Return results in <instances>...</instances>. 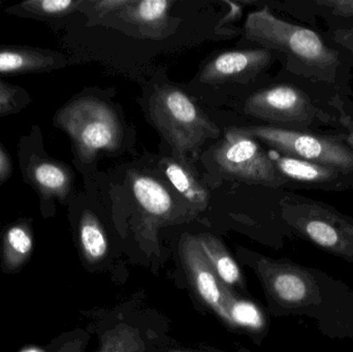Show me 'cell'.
I'll return each mask as SVG.
<instances>
[{"mask_svg": "<svg viewBox=\"0 0 353 352\" xmlns=\"http://www.w3.org/2000/svg\"><path fill=\"white\" fill-rule=\"evenodd\" d=\"M153 123L182 158L194 152L208 138H217L220 130L181 89L157 87L149 101Z\"/></svg>", "mask_w": 353, "mask_h": 352, "instance_id": "6", "label": "cell"}, {"mask_svg": "<svg viewBox=\"0 0 353 352\" xmlns=\"http://www.w3.org/2000/svg\"><path fill=\"white\" fill-rule=\"evenodd\" d=\"M259 275L273 307L304 315L332 340L353 339V289L316 268L290 260L261 258Z\"/></svg>", "mask_w": 353, "mask_h": 352, "instance_id": "1", "label": "cell"}, {"mask_svg": "<svg viewBox=\"0 0 353 352\" xmlns=\"http://www.w3.org/2000/svg\"><path fill=\"white\" fill-rule=\"evenodd\" d=\"M327 43L337 50L344 61L353 68V24L336 23L327 25V29L321 31Z\"/></svg>", "mask_w": 353, "mask_h": 352, "instance_id": "22", "label": "cell"}, {"mask_svg": "<svg viewBox=\"0 0 353 352\" xmlns=\"http://www.w3.org/2000/svg\"><path fill=\"white\" fill-rule=\"evenodd\" d=\"M172 3L168 0H130L120 16L136 24L143 34L155 37L167 28Z\"/></svg>", "mask_w": 353, "mask_h": 352, "instance_id": "15", "label": "cell"}, {"mask_svg": "<svg viewBox=\"0 0 353 352\" xmlns=\"http://www.w3.org/2000/svg\"><path fill=\"white\" fill-rule=\"evenodd\" d=\"M281 54L265 48L224 52L203 68L201 81L205 84H221L230 81L253 79L265 72Z\"/></svg>", "mask_w": 353, "mask_h": 352, "instance_id": "12", "label": "cell"}, {"mask_svg": "<svg viewBox=\"0 0 353 352\" xmlns=\"http://www.w3.org/2000/svg\"><path fill=\"white\" fill-rule=\"evenodd\" d=\"M181 258L193 289L203 303L228 322L225 310V289L214 273L211 265L201 251L199 240L190 235L183 236L180 244Z\"/></svg>", "mask_w": 353, "mask_h": 352, "instance_id": "11", "label": "cell"}, {"mask_svg": "<svg viewBox=\"0 0 353 352\" xmlns=\"http://www.w3.org/2000/svg\"><path fill=\"white\" fill-rule=\"evenodd\" d=\"M23 352H39V351H23Z\"/></svg>", "mask_w": 353, "mask_h": 352, "instance_id": "29", "label": "cell"}, {"mask_svg": "<svg viewBox=\"0 0 353 352\" xmlns=\"http://www.w3.org/2000/svg\"><path fill=\"white\" fill-rule=\"evenodd\" d=\"M201 251L205 254L214 273L224 287L242 284V274L234 258L228 253L223 244L209 234L197 236Z\"/></svg>", "mask_w": 353, "mask_h": 352, "instance_id": "17", "label": "cell"}, {"mask_svg": "<svg viewBox=\"0 0 353 352\" xmlns=\"http://www.w3.org/2000/svg\"><path fill=\"white\" fill-rule=\"evenodd\" d=\"M53 122L70 136L72 150L83 165L94 161L101 151L113 152L121 146L123 130L117 113L95 97L72 99L57 111Z\"/></svg>", "mask_w": 353, "mask_h": 352, "instance_id": "5", "label": "cell"}, {"mask_svg": "<svg viewBox=\"0 0 353 352\" xmlns=\"http://www.w3.org/2000/svg\"><path fill=\"white\" fill-rule=\"evenodd\" d=\"M18 158L23 181L39 194L41 206L53 205L55 200H64L72 192V169L46 154L39 125L33 126L28 136L20 138Z\"/></svg>", "mask_w": 353, "mask_h": 352, "instance_id": "9", "label": "cell"}, {"mask_svg": "<svg viewBox=\"0 0 353 352\" xmlns=\"http://www.w3.org/2000/svg\"><path fill=\"white\" fill-rule=\"evenodd\" d=\"M161 167L174 188L192 208L203 211L209 204V192L193 175L192 172L174 159H163Z\"/></svg>", "mask_w": 353, "mask_h": 352, "instance_id": "16", "label": "cell"}, {"mask_svg": "<svg viewBox=\"0 0 353 352\" xmlns=\"http://www.w3.org/2000/svg\"><path fill=\"white\" fill-rule=\"evenodd\" d=\"M169 352H188V351H169Z\"/></svg>", "mask_w": 353, "mask_h": 352, "instance_id": "30", "label": "cell"}, {"mask_svg": "<svg viewBox=\"0 0 353 352\" xmlns=\"http://www.w3.org/2000/svg\"><path fill=\"white\" fill-rule=\"evenodd\" d=\"M80 239L85 254L91 260L105 258L108 251V240L103 227L93 213L85 211L80 223Z\"/></svg>", "mask_w": 353, "mask_h": 352, "instance_id": "20", "label": "cell"}, {"mask_svg": "<svg viewBox=\"0 0 353 352\" xmlns=\"http://www.w3.org/2000/svg\"><path fill=\"white\" fill-rule=\"evenodd\" d=\"M339 123L345 136L346 143L353 152V101L350 97H343L338 105Z\"/></svg>", "mask_w": 353, "mask_h": 352, "instance_id": "25", "label": "cell"}, {"mask_svg": "<svg viewBox=\"0 0 353 352\" xmlns=\"http://www.w3.org/2000/svg\"><path fill=\"white\" fill-rule=\"evenodd\" d=\"M130 188L139 207L149 216L165 218L173 212L174 200L163 183L145 174L130 173Z\"/></svg>", "mask_w": 353, "mask_h": 352, "instance_id": "14", "label": "cell"}, {"mask_svg": "<svg viewBox=\"0 0 353 352\" xmlns=\"http://www.w3.org/2000/svg\"><path fill=\"white\" fill-rule=\"evenodd\" d=\"M130 2V0H103V1H95L93 6L99 14H107L109 12H120Z\"/></svg>", "mask_w": 353, "mask_h": 352, "instance_id": "26", "label": "cell"}, {"mask_svg": "<svg viewBox=\"0 0 353 352\" xmlns=\"http://www.w3.org/2000/svg\"><path fill=\"white\" fill-rule=\"evenodd\" d=\"M244 31L249 41L281 54L288 72L331 85L346 96L353 95L352 68L321 31L280 19L267 6L248 14Z\"/></svg>", "mask_w": 353, "mask_h": 352, "instance_id": "2", "label": "cell"}, {"mask_svg": "<svg viewBox=\"0 0 353 352\" xmlns=\"http://www.w3.org/2000/svg\"><path fill=\"white\" fill-rule=\"evenodd\" d=\"M343 97L350 96L331 85L286 70L283 79L251 94L244 111L265 125L285 130H341L338 105Z\"/></svg>", "mask_w": 353, "mask_h": 352, "instance_id": "3", "label": "cell"}, {"mask_svg": "<svg viewBox=\"0 0 353 352\" xmlns=\"http://www.w3.org/2000/svg\"><path fill=\"white\" fill-rule=\"evenodd\" d=\"M84 1L81 0H27L6 10L10 14L31 18L45 19L63 17L78 10Z\"/></svg>", "mask_w": 353, "mask_h": 352, "instance_id": "19", "label": "cell"}, {"mask_svg": "<svg viewBox=\"0 0 353 352\" xmlns=\"http://www.w3.org/2000/svg\"><path fill=\"white\" fill-rule=\"evenodd\" d=\"M225 310L228 324L257 333L263 332L267 329V318L263 310L253 302L234 297L228 287L225 289Z\"/></svg>", "mask_w": 353, "mask_h": 352, "instance_id": "18", "label": "cell"}, {"mask_svg": "<svg viewBox=\"0 0 353 352\" xmlns=\"http://www.w3.org/2000/svg\"><path fill=\"white\" fill-rule=\"evenodd\" d=\"M8 247L19 256H25L32 248L30 233L25 225H14L8 229L6 236Z\"/></svg>", "mask_w": 353, "mask_h": 352, "instance_id": "24", "label": "cell"}, {"mask_svg": "<svg viewBox=\"0 0 353 352\" xmlns=\"http://www.w3.org/2000/svg\"><path fill=\"white\" fill-rule=\"evenodd\" d=\"M240 128L281 154L353 173V152L341 130H292L265 124Z\"/></svg>", "mask_w": 353, "mask_h": 352, "instance_id": "7", "label": "cell"}, {"mask_svg": "<svg viewBox=\"0 0 353 352\" xmlns=\"http://www.w3.org/2000/svg\"><path fill=\"white\" fill-rule=\"evenodd\" d=\"M105 352H125V351H118V349H112V351H107Z\"/></svg>", "mask_w": 353, "mask_h": 352, "instance_id": "28", "label": "cell"}, {"mask_svg": "<svg viewBox=\"0 0 353 352\" xmlns=\"http://www.w3.org/2000/svg\"><path fill=\"white\" fill-rule=\"evenodd\" d=\"M284 227L319 249L353 265V218L314 198L286 194L281 202Z\"/></svg>", "mask_w": 353, "mask_h": 352, "instance_id": "4", "label": "cell"}, {"mask_svg": "<svg viewBox=\"0 0 353 352\" xmlns=\"http://www.w3.org/2000/svg\"><path fill=\"white\" fill-rule=\"evenodd\" d=\"M12 174V163L10 155L0 143V186L10 180Z\"/></svg>", "mask_w": 353, "mask_h": 352, "instance_id": "27", "label": "cell"}, {"mask_svg": "<svg viewBox=\"0 0 353 352\" xmlns=\"http://www.w3.org/2000/svg\"><path fill=\"white\" fill-rule=\"evenodd\" d=\"M31 101L30 95L24 88L0 80V117L20 113Z\"/></svg>", "mask_w": 353, "mask_h": 352, "instance_id": "23", "label": "cell"}, {"mask_svg": "<svg viewBox=\"0 0 353 352\" xmlns=\"http://www.w3.org/2000/svg\"><path fill=\"white\" fill-rule=\"evenodd\" d=\"M310 14L325 24H353V0H305Z\"/></svg>", "mask_w": 353, "mask_h": 352, "instance_id": "21", "label": "cell"}, {"mask_svg": "<svg viewBox=\"0 0 353 352\" xmlns=\"http://www.w3.org/2000/svg\"><path fill=\"white\" fill-rule=\"evenodd\" d=\"M268 155L283 180V188L327 192L353 190V173L345 169L294 158L272 149Z\"/></svg>", "mask_w": 353, "mask_h": 352, "instance_id": "10", "label": "cell"}, {"mask_svg": "<svg viewBox=\"0 0 353 352\" xmlns=\"http://www.w3.org/2000/svg\"><path fill=\"white\" fill-rule=\"evenodd\" d=\"M220 171L239 181L265 188H283V180L259 141L240 127L225 130L214 152Z\"/></svg>", "mask_w": 353, "mask_h": 352, "instance_id": "8", "label": "cell"}, {"mask_svg": "<svg viewBox=\"0 0 353 352\" xmlns=\"http://www.w3.org/2000/svg\"><path fill=\"white\" fill-rule=\"evenodd\" d=\"M64 64L63 56L52 50L0 45V76L51 72Z\"/></svg>", "mask_w": 353, "mask_h": 352, "instance_id": "13", "label": "cell"}]
</instances>
